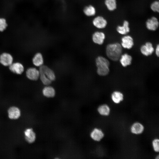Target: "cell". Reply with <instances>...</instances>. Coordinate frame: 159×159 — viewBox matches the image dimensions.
<instances>
[{"label":"cell","mask_w":159,"mask_h":159,"mask_svg":"<svg viewBox=\"0 0 159 159\" xmlns=\"http://www.w3.org/2000/svg\"><path fill=\"white\" fill-rule=\"evenodd\" d=\"M122 48L121 44L118 42L109 44L106 48V55L111 60L117 61L122 54Z\"/></svg>","instance_id":"obj_1"},{"label":"cell","mask_w":159,"mask_h":159,"mask_svg":"<svg viewBox=\"0 0 159 159\" xmlns=\"http://www.w3.org/2000/svg\"><path fill=\"white\" fill-rule=\"evenodd\" d=\"M95 64L97 73L99 75L105 76L109 74L110 63L107 59L102 56H99L96 59Z\"/></svg>","instance_id":"obj_2"},{"label":"cell","mask_w":159,"mask_h":159,"mask_svg":"<svg viewBox=\"0 0 159 159\" xmlns=\"http://www.w3.org/2000/svg\"><path fill=\"white\" fill-rule=\"evenodd\" d=\"M93 26L99 29L105 28L107 25V21L103 16H98L95 17L92 20Z\"/></svg>","instance_id":"obj_3"},{"label":"cell","mask_w":159,"mask_h":159,"mask_svg":"<svg viewBox=\"0 0 159 159\" xmlns=\"http://www.w3.org/2000/svg\"><path fill=\"white\" fill-rule=\"evenodd\" d=\"M159 22L158 18L153 16L148 19L145 22L147 29L150 31H154L157 29L159 27Z\"/></svg>","instance_id":"obj_4"},{"label":"cell","mask_w":159,"mask_h":159,"mask_svg":"<svg viewBox=\"0 0 159 159\" xmlns=\"http://www.w3.org/2000/svg\"><path fill=\"white\" fill-rule=\"evenodd\" d=\"M39 71V73L44 74L51 81H52L55 80L56 76L54 73L48 67L42 65L40 67Z\"/></svg>","instance_id":"obj_5"},{"label":"cell","mask_w":159,"mask_h":159,"mask_svg":"<svg viewBox=\"0 0 159 159\" xmlns=\"http://www.w3.org/2000/svg\"><path fill=\"white\" fill-rule=\"evenodd\" d=\"M121 45L122 47L125 49H131L134 45L133 39L130 35H124L121 38Z\"/></svg>","instance_id":"obj_6"},{"label":"cell","mask_w":159,"mask_h":159,"mask_svg":"<svg viewBox=\"0 0 159 159\" xmlns=\"http://www.w3.org/2000/svg\"><path fill=\"white\" fill-rule=\"evenodd\" d=\"M154 50L152 44L149 42H147L140 47V51L144 56H148L151 55Z\"/></svg>","instance_id":"obj_7"},{"label":"cell","mask_w":159,"mask_h":159,"mask_svg":"<svg viewBox=\"0 0 159 159\" xmlns=\"http://www.w3.org/2000/svg\"><path fill=\"white\" fill-rule=\"evenodd\" d=\"M12 55L7 52H4L0 55V63L4 66H9L13 63Z\"/></svg>","instance_id":"obj_8"},{"label":"cell","mask_w":159,"mask_h":159,"mask_svg":"<svg viewBox=\"0 0 159 159\" xmlns=\"http://www.w3.org/2000/svg\"><path fill=\"white\" fill-rule=\"evenodd\" d=\"M105 37L104 33L101 31H97L93 34L92 39L95 43L100 45L103 44Z\"/></svg>","instance_id":"obj_9"},{"label":"cell","mask_w":159,"mask_h":159,"mask_svg":"<svg viewBox=\"0 0 159 159\" xmlns=\"http://www.w3.org/2000/svg\"><path fill=\"white\" fill-rule=\"evenodd\" d=\"M26 77L29 80L36 81L39 78V72L34 67H30L27 69L26 72Z\"/></svg>","instance_id":"obj_10"},{"label":"cell","mask_w":159,"mask_h":159,"mask_svg":"<svg viewBox=\"0 0 159 159\" xmlns=\"http://www.w3.org/2000/svg\"><path fill=\"white\" fill-rule=\"evenodd\" d=\"M116 31L120 34H127L130 32V28L129 21L127 20L123 21L122 25H118L116 27Z\"/></svg>","instance_id":"obj_11"},{"label":"cell","mask_w":159,"mask_h":159,"mask_svg":"<svg viewBox=\"0 0 159 159\" xmlns=\"http://www.w3.org/2000/svg\"><path fill=\"white\" fill-rule=\"evenodd\" d=\"M9 69L11 72L17 74H22L24 70L23 65L19 62L13 63L9 66Z\"/></svg>","instance_id":"obj_12"},{"label":"cell","mask_w":159,"mask_h":159,"mask_svg":"<svg viewBox=\"0 0 159 159\" xmlns=\"http://www.w3.org/2000/svg\"><path fill=\"white\" fill-rule=\"evenodd\" d=\"M8 113L9 118L11 119H17L21 115L20 109L15 106L10 107L8 110Z\"/></svg>","instance_id":"obj_13"},{"label":"cell","mask_w":159,"mask_h":159,"mask_svg":"<svg viewBox=\"0 0 159 159\" xmlns=\"http://www.w3.org/2000/svg\"><path fill=\"white\" fill-rule=\"evenodd\" d=\"M25 138L27 142L29 143H32L35 141L36 134L31 128L26 129L24 132Z\"/></svg>","instance_id":"obj_14"},{"label":"cell","mask_w":159,"mask_h":159,"mask_svg":"<svg viewBox=\"0 0 159 159\" xmlns=\"http://www.w3.org/2000/svg\"><path fill=\"white\" fill-rule=\"evenodd\" d=\"M120 63L123 67H126L130 65L132 63V57L127 53L122 54L119 59Z\"/></svg>","instance_id":"obj_15"},{"label":"cell","mask_w":159,"mask_h":159,"mask_svg":"<svg viewBox=\"0 0 159 159\" xmlns=\"http://www.w3.org/2000/svg\"><path fill=\"white\" fill-rule=\"evenodd\" d=\"M104 134L100 129L95 128L92 131L90 134L91 138L94 140L99 141L103 137Z\"/></svg>","instance_id":"obj_16"},{"label":"cell","mask_w":159,"mask_h":159,"mask_svg":"<svg viewBox=\"0 0 159 159\" xmlns=\"http://www.w3.org/2000/svg\"><path fill=\"white\" fill-rule=\"evenodd\" d=\"M42 92L44 96L48 98L54 97L55 94V91L54 88L48 85H46L43 88Z\"/></svg>","instance_id":"obj_17"},{"label":"cell","mask_w":159,"mask_h":159,"mask_svg":"<svg viewBox=\"0 0 159 159\" xmlns=\"http://www.w3.org/2000/svg\"><path fill=\"white\" fill-rule=\"evenodd\" d=\"M33 64L36 67H39L43 65L44 60L42 54L40 53H36L32 59Z\"/></svg>","instance_id":"obj_18"},{"label":"cell","mask_w":159,"mask_h":159,"mask_svg":"<svg viewBox=\"0 0 159 159\" xmlns=\"http://www.w3.org/2000/svg\"><path fill=\"white\" fill-rule=\"evenodd\" d=\"M144 127L141 123L137 122L134 123L131 127V132L135 134H139L143 131Z\"/></svg>","instance_id":"obj_19"},{"label":"cell","mask_w":159,"mask_h":159,"mask_svg":"<svg viewBox=\"0 0 159 159\" xmlns=\"http://www.w3.org/2000/svg\"><path fill=\"white\" fill-rule=\"evenodd\" d=\"M84 14L87 16H94L96 13V9L93 5H89L84 7L83 10Z\"/></svg>","instance_id":"obj_20"},{"label":"cell","mask_w":159,"mask_h":159,"mask_svg":"<svg viewBox=\"0 0 159 159\" xmlns=\"http://www.w3.org/2000/svg\"><path fill=\"white\" fill-rule=\"evenodd\" d=\"M123 94L119 91L113 92L111 95V98L113 101L116 104L119 103L123 99Z\"/></svg>","instance_id":"obj_21"},{"label":"cell","mask_w":159,"mask_h":159,"mask_svg":"<svg viewBox=\"0 0 159 159\" xmlns=\"http://www.w3.org/2000/svg\"><path fill=\"white\" fill-rule=\"evenodd\" d=\"M104 4L110 11H114L117 9V5L116 0H105Z\"/></svg>","instance_id":"obj_22"},{"label":"cell","mask_w":159,"mask_h":159,"mask_svg":"<svg viewBox=\"0 0 159 159\" xmlns=\"http://www.w3.org/2000/svg\"><path fill=\"white\" fill-rule=\"evenodd\" d=\"M97 110L100 114L103 116L108 115L110 111V107L106 104L100 106L98 107Z\"/></svg>","instance_id":"obj_23"},{"label":"cell","mask_w":159,"mask_h":159,"mask_svg":"<svg viewBox=\"0 0 159 159\" xmlns=\"http://www.w3.org/2000/svg\"><path fill=\"white\" fill-rule=\"evenodd\" d=\"M8 26L6 19L3 17H0V32L4 31Z\"/></svg>","instance_id":"obj_24"},{"label":"cell","mask_w":159,"mask_h":159,"mask_svg":"<svg viewBox=\"0 0 159 159\" xmlns=\"http://www.w3.org/2000/svg\"><path fill=\"white\" fill-rule=\"evenodd\" d=\"M150 8L154 12L158 13L159 11V2L158 1L153 2L150 5Z\"/></svg>","instance_id":"obj_25"},{"label":"cell","mask_w":159,"mask_h":159,"mask_svg":"<svg viewBox=\"0 0 159 159\" xmlns=\"http://www.w3.org/2000/svg\"><path fill=\"white\" fill-rule=\"evenodd\" d=\"M39 78L42 83L45 85H49L52 82L44 74L40 73H39Z\"/></svg>","instance_id":"obj_26"},{"label":"cell","mask_w":159,"mask_h":159,"mask_svg":"<svg viewBox=\"0 0 159 159\" xmlns=\"http://www.w3.org/2000/svg\"><path fill=\"white\" fill-rule=\"evenodd\" d=\"M153 146L154 151L158 152L159 151V140L158 139H154L152 142Z\"/></svg>","instance_id":"obj_27"},{"label":"cell","mask_w":159,"mask_h":159,"mask_svg":"<svg viewBox=\"0 0 159 159\" xmlns=\"http://www.w3.org/2000/svg\"><path fill=\"white\" fill-rule=\"evenodd\" d=\"M155 53L156 55L159 57V45L158 44L156 47L155 49Z\"/></svg>","instance_id":"obj_28"}]
</instances>
